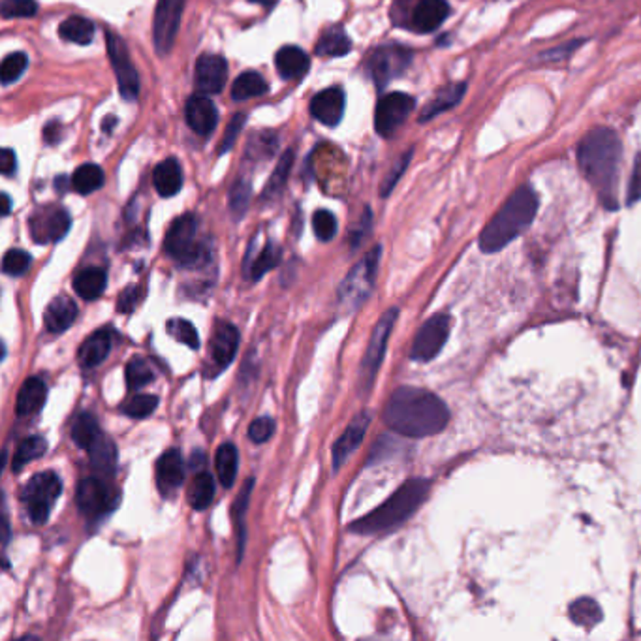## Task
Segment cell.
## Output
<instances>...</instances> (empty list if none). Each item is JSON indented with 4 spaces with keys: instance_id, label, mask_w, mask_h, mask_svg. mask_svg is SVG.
<instances>
[{
    "instance_id": "39",
    "label": "cell",
    "mask_w": 641,
    "mask_h": 641,
    "mask_svg": "<svg viewBox=\"0 0 641 641\" xmlns=\"http://www.w3.org/2000/svg\"><path fill=\"white\" fill-rule=\"evenodd\" d=\"M570 619L583 628H593L602 621V609L593 598H579L570 606Z\"/></svg>"
},
{
    "instance_id": "25",
    "label": "cell",
    "mask_w": 641,
    "mask_h": 641,
    "mask_svg": "<svg viewBox=\"0 0 641 641\" xmlns=\"http://www.w3.org/2000/svg\"><path fill=\"white\" fill-rule=\"evenodd\" d=\"M45 397H47V388H45L44 380L38 376L27 378L23 382L17 401H15V414L21 418L34 416L42 410Z\"/></svg>"
},
{
    "instance_id": "12",
    "label": "cell",
    "mask_w": 641,
    "mask_h": 641,
    "mask_svg": "<svg viewBox=\"0 0 641 641\" xmlns=\"http://www.w3.org/2000/svg\"><path fill=\"white\" fill-rule=\"evenodd\" d=\"M416 106L414 98L406 92H390L382 96L374 110V131L382 138H392Z\"/></svg>"
},
{
    "instance_id": "53",
    "label": "cell",
    "mask_w": 641,
    "mask_h": 641,
    "mask_svg": "<svg viewBox=\"0 0 641 641\" xmlns=\"http://www.w3.org/2000/svg\"><path fill=\"white\" fill-rule=\"evenodd\" d=\"M245 121H247V115H243V113L234 115V117H232V121H229V124H228V128H226L224 140H222V145H220V149H219V151H220V155H222V152H228L229 149L234 147V143H236L238 136H239V134H241V131H243Z\"/></svg>"
},
{
    "instance_id": "24",
    "label": "cell",
    "mask_w": 641,
    "mask_h": 641,
    "mask_svg": "<svg viewBox=\"0 0 641 641\" xmlns=\"http://www.w3.org/2000/svg\"><path fill=\"white\" fill-rule=\"evenodd\" d=\"M78 318V305L68 296H57L49 301L44 313V324L49 333L66 331Z\"/></svg>"
},
{
    "instance_id": "27",
    "label": "cell",
    "mask_w": 641,
    "mask_h": 641,
    "mask_svg": "<svg viewBox=\"0 0 641 641\" xmlns=\"http://www.w3.org/2000/svg\"><path fill=\"white\" fill-rule=\"evenodd\" d=\"M152 183L162 198H171L183 189V168L175 159L162 160L152 171Z\"/></svg>"
},
{
    "instance_id": "26",
    "label": "cell",
    "mask_w": 641,
    "mask_h": 641,
    "mask_svg": "<svg viewBox=\"0 0 641 641\" xmlns=\"http://www.w3.org/2000/svg\"><path fill=\"white\" fill-rule=\"evenodd\" d=\"M112 350V331L110 329H98L92 335H89L78 350V360L82 367L92 369L98 367L106 360Z\"/></svg>"
},
{
    "instance_id": "52",
    "label": "cell",
    "mask_w": 641,
    "mask_h": 641,
    "mask_svg": "<svg viewBox=\"0 0 641 641\" xmlns=\"http://www.w3.org/2000/svg\"><path fill=\"white\" fill-rule=\"evenodd\" d=\"M410 159H413V149L404 152V155H403V157L395 162V166L392 168L390 175H388L386 179H384V183H382V196H384V198L390 196V192L395 189V185H397V181L401 179V175L404 173V170H406Z\"/></svg>"
},
{
    "instance_id": "54",
    "label": "cell",
    "mask_w": 641,
    "mask_h": 641,
    "mask_svg": "<svg viewBox=\"0 0 641 641\" xmlns=\"http://www.w3.org/2000/svg\"><path fill=\"white\" fill-rule=\"evenodd\" d=\"M637 199H641V155L636 159L628 185V203H636Z\"/></svg>"
},
{
    "instance_id": "44",
    "label": "cell",
    "mask_w": 641,
    "mask_h": 641,
    "mask_svg": "<svg viewBox=\"0 0 641 641\" xmlns=\"http://www.w3.org/2000/svg\"><path fill=\"white\" fill-rule=\"evenodd\" d=\"M166 331L170 333V335L179 341V343H183L187 345L189 348H198L199 346V335H198V331L196 327L189 322V320H181V318H171L168 320L166 324Z\"/></svg>"
},
{
    "instance_id": "17",
    "label": "cell",
    "mask_w": 641,
    "mask_h": 641,
    "mask_svg": "<svg viewBox=\"0 0 641 641\" xmlns=\"http://www.w3.org/2000/svg\"><path fill=\"white\" fill-rule=\"evenodd\" d=\"M311 115L324 126H337L343 121L346 96L341 87H327L313 96Z\"/></svg>"
},
{
    "instance_id": "1",
    "label": "cell",
    "mask_w": 641,
    "mask_h": 641,
    "mask_svg": "<svg viewBox=\"0 0 641 641\" xmlns=\"http://www.w3.org/2000/svg\"><path fill=\"white\" fill-rule=\"evenodd\" d=\"M386 425L410 439H423L439 434L450 422V410L446 403L434 393L403 386L395 390L384 408Z\"/></svg>"
},
{
    "instance_id": "46",
    "label": "cell",
    "mask_w": 641,
    "mask_h": 641,
    "mask_svg": "<svg viewBox=\"0 0 641 641\" xmlns=\"http://www.w3.org/2000/svg\"><path fill=\"white\" fill-rule=\"evenodd\" d=\"M31 254L24 252L21 248H12L5 254L3 258V271L10 277H21L27 273V269L31 267Z\"/></svg>"
},
{
    "instance_id": "50",
    "label": "cell",
    "mask_w": 641,
    "mask_h": 641,
    "mask_svg": "<svg viewBox=\"0 0 641 641\" xmlns=\"http://www.w3.org/2000/svg\"><path fill=\"white\" fill-rule=\"evenodd\" d=\"M273 431H275V420L271 416H262L250 423L248 439L256 444H264L271 439Z\"/></svg>"
},
{
    "instance_id": "29",
    "label": "cell",
    "mask_w": 641,
    "mask_h": 641,
    "mask_svg": "<svg viewBox=\"0 0 641 641\" xmlns=\"http://www.w3.org/2000/svg\"><path fill=\"white\" fill-rule=\"evenodd\" d=\"M91 457V465L94 472L102 476H112L117 467V450L106 434H100V439L87 450Z\"/></svg>"
},
{
    "instance_id": "2",
    "label": "cell",
    "mask_w": 641,
    "mask_h": 641,
    "mask_svg": "<svg viewBox=\"0 0 641 641\" xmlns=\"http://www.w3.org/2000/svg\"><path fill=\"white\" fill-rule=\"evenodd\" d=\"M623 157L619 136L611 128H595L578 145V164L607 208H615Z\"/></svg>"
},
{
    "instance_id": "48",
    "label": "cell",
    "mask_w": 641,
    "mask_h": 641,
    "mask_svg": "<svg viewBox=\"0 0 641 641\" xmlns=\"http://www.w3.org/2000/svg\"><path fill=\"white\" fill-rule=\"evenodd\" d=\"M3 12L5 19L14 17H34L38 14V5L34 0H3Z\"/></svg>"
},
{
    "instance_id": "47",
    "label": "cell",
    "mask_w": 641,
    "mask_h": 641,
    "mask_svg": "<svg viewBox=\"0 0 641 641\" xmlns=\"http://www.w3.org/2000/svg\"><path fill=\"white\" fill-rule=\"evenodd\" d=\"M313 229L320 241H331L337 234V219L327 209H320L313 217Z\"/></svg>"
},
{
    "instance_id": "37",
    "label": "cell",
    "mask_w": 641,
    "mask_h": 641,
    "mask_svg": "<svg viewBox=\"0 0 641 641\" xmlns=\"http://www.w3.org/2000/svg\"><path fill=\"white\" fill-rule=\"evenodd\" d=\"M267 92V82L258 72H243L232 85V98L238 102L250 100Z\"/></svg>"
},
{
    "instance_id": "49",
    "label": "cell",
    "mask_w": 641,
    "mask_h": 641,
    "mask_svg": "<svg viewBox=\"0 0 641 641\" xmlns=\"http://www.w3.org/2000/svg\"><path fill=\"white\" fill-rule=\"evenodd\" d=\"M248 201H250V185L247 181H238L232 192H229V209H232L236 219L247 213Z\"/></svg>"
},
{
    "instance_id": "57",
    "label": "cell",
    "mask_w": 641,
    "mask_h": 641,
    "mask_svg": "<svg viewBox=\"0 0 641 641\" xmlns=\"http://www.w3.org/2000/svg\"><path fill=\"white\" fill-rule=\"evenodd\" d=\"M190 467H192V469H196V467H198V469H201V467H203V455H201L199 452L192 455V461H190Z\"/></svg>"
},
{
    "instance_id": "10",
    "label": "cell",
    "mask_w": 641,
    "mask_h": 641,
    "mask_svg": "<svg viewBox=\"0 0 641 641\" xmlns=\"http://www.w3.org/2000/svg\"><path fill=\"white\" fill-rule=\"evenodd\" d=\"M452 329V318L446 313H439L431 316L416 333L413 350H410V357L414 362H431L439 355V352L444 348Z\"/></svg>"
},
{
    "instance_id": "28",
    "label": "cell",
    "mask_w": 641,
    "mask_h": 641,
    "mask_svg": "<svg viewBox=\"0 0 641 641\" xmlns=\"http://www.w3.org/2000/svg\"><path fill=\"white\" fill-rule=\"evenodd\" d=\"M467 91L465 83H450L444 89H441L434 98L429 102V104L423 108V112L420 113V122H427L432 117H437L448 110H452L453 106H457L461 100H463Z\"/></svg>"
},
{
    "instance_id": "55",
    "label": "cell",
    "mask_w": 641,
    "mask_h": 641,
    "mask_svg": "<svg viewBox=\"0 0 641 641\" xmlns=\"http://www.w3.org/2000/svg\"><path fill=\"white\" fill-rule=\"evenodd\" d=\"M15 152L12 149H3V152H0V171H3V175H12L15 171Z\"/></svg>"
},
{
    "instance_id": "34",
    "label": "cell",
    "mask_w": 641,
    "mask_h": 641,
    "mask_svg": "<svg viewBox=\"0 0 641 641\" xmlns=\"http://www.w3.org/2000/svg\"><path fill=\"white\" fill-rule=\"evenodd\" d=\"M189 502L194 510H205L208 506H211L213 499H215V480L209 472L199 471L190 487H189Z\"/></svg>"
},
{
    "instance_id": "19",
    "label": "cell",
    "mask_w": 641,
    "mask_h": 641,
    "mask_svg": "<svg viewBox=\"0 0 641 641\" xmlns=\"http://www.w3.org/2000/svg\"><path fill=\"white\" fill-rule=\"evenodd\" d=\"M450 15L446 0H418L410 12V27L420 34L434 33Z\"/></svg>"
},
{
    "instance_id": "8",
    "label": "cell",
    "mask_w": 641,
    "mask_h": 641,
    "mask_svg": "<svg viewBox=\"0 0 641 641\" xmlns=\"http://www.w3.org/2000/svg\"><path fill=\"white\" fill-rule=\"evenodd\" d=\"M397 318H399V309H395L393 306V309H388L380 316V320L376 322V325L373 329L369 346L365 350L364 362L360 365V390H364V392L371 390L373 382L378 374V369L384 360V354H386L388 339L392 335Z\"/></svg>"
},
{
    "instance_id": "4",
    "label": "cell",
    "mask_w": 641,
    "mask_h": 641,
    "mask_svg": "<svg viewBox=\"0 0 641 641\" xmlns=\"http://www.w3.org/2000/svg\"><path fill=\"white\" fill-rule=\"evenodd\" d=\"M431 490V481L423 478L408 480L403 483L399 490L386 500L380 504L371 514L355 520L350 525L352 532L357 534H382L397 529L406 520L413 518L418 508L425 502Z\"/></svg>"
},
{
    "instance_id": "51",
    "label": "cell",
    "mask_w": 641,
    "mask_h": 641,
    "mask_svg": "<svg viewBox=\"0 0 641 641\" xmlns=\"http://www.w3.org/2000/svg\"><path fill=\"white\" fill-rule=\"evenodd\" d=\"M145 296V290L141 287H128L126 290H122L119 294V299H117V313H122V315H128V313H132L136 306L141 303Z\"/></svg>"
},
{
    "instance_id": "35",
    "label": "cell",
    "mask_w": 641,
    "mask_h": 641,
    "mask_svg": "<svg viewBox=\"0 0 641 641\" xmlns=\"http://www.w3.org/2000/svg\"><path fill=\"white\" fill-rule=\"evenodd\" d=\"M104 171L96 164H82L72 175V187L80 194H92L98 189L104 187Z\"/></svg>"
},
{
    "instance_id": "23",
    "label": "cell",
    "mask_w": 641,
    "mask_h": 641,
    "mask_svg": "<svg viewBox=\"0 0 641 641\" xmlns=\"http://www.w3.org/2000/svg\"><path fill=\"white\" fill-rule=\"evenodd\" d=\"M369 422H371L369 414H360L341 434L335 446H333V463H335V469H339L345 461L357 450V446L364 442Z\"/></svg>"
},
{
    "instance_id": "45",
    "label": "cell",
    "mask_w": 641,
    "mask_h": 641,
    "mask_svg": "<svg viewBox=\"0 0 641 641\" xmlns=\"http://www.w3.org/2000/svg\"><path fill=\"white\" fill-rule=\"evenodd\" d=\"M27 66H29V59L27 55L21 53V51L8 55L3 61V66H0V80H3V85H10L17 82L23 75V72L27 70Z\"/></svg>"
},
{
    "instance_id": "14",
    "label": "cell",
    "mask_w": 641,
    "mask_h": 641,
    "mask_svg": "<svg viewBox=\"0 0 641 641\" xmlns=\"http://www.w3.org/2000/svg\"><path fill=\"white\" fill-rule=\"evenodd\" d=\"M187 0H159L152 21V38L159 55H168L177 38Z\"/></svg>"
},
{
    "instance_id": "30",
    "label": "cell",
    "mask_w": 641,
    "mask_h": 641,
    "mask_svg": "<svg viewBox=\"0 0 641 641\" xmlns=\"http://www.w3.org/2000/svg\"><path fill=\"white\" fill-rule=\"evenodd\" d=\"M315 49L320 57H343L352 51V40L343 27H329L324 31Z\"/></svg>"
},
{
    "instance_id": "40",
    "label": "cell",
    "mask_w": 641,
    "mask_h": 641,
    "mask_svg": "<svg viewBox=\"0 0 641 641\" xmlns=\"http://www.w3.org/2000/svg\"><path fill=\"white\" fill-rule=\"evenodd\" d=\"M45 450H47V444H45L44 437H38V434L21 441L17 446V452L14 455V463H12L14 472H19L24 465H29L31 461L42 457L45 453Z\"/></svg>"
},
{
    "instance_id": "16",
    "label": "cell",
    "mask_w": 641,
    "mask_h": 641,
    "mask_svg": "<svg viewBox=\"0 0 641 641\" xmlns=\"http://www.w3.org/2000/svg\"><path fill=\"white\" fill-rule=\"evenodd\" d=\"M228 80V63L220 55H201L194 68V85L201 94L222 92Z\"/></svg>"
},
{
    "instance_id": "38",
    "label": "cell",
    "mask_w": 641,
    "mask_h": 641,
    "mask_svg": "<svg viewBox=\"0 0 641 641\" xmlns=\"http://www.w3.org/2000/svg\"><path fill=\"white\" fill-rule=\"evenodd\" d=\"M282 258V252L280 248L275 245V243H267L260 254L256 256L254 260H248L247 262V275L252 278V280H258L262 278L267 271H271L273 267L278 266Z\"/></svg>"
},
{
    "instance_id": "13",
    "label": "cell",
    "mask_w": 641,
    "mask_h": 641,
    "mask_svg": "<svg viewBox=\"0 0 641 641\" xmlns=\"http://www.w3.org/2000/svg\"><path fill=\"white\" fill-rule=\"evenodd\" d=\"M106 44H108V53H110L113 72L117 75L121 96L128 102H132L140 96V75L131 61V55H128L126 44L121 36H117L112 31L106 33Z\"/></svg>"
},
{
    "instance_id": "5",
    "label": "cell",
    "mask_w": 641,
    "mask_h": 641,
    "mask_svg": "<svg viewBox=\"0 0 641 641\" xmlns=\"http://www.w3.org/2000/svg\"><path fill=\"white\" fill-rule=\"evenodd\" d=\"M198 219L187 213L171 222L164 238V250L183 267H198L208 260V250L198 241Z\"/></svg>"
},
{
    "instance_id": "32",
    "label": "cell",
    "mask_w": 641,
    "mask_h": 641,
    "mask_svg": "<svg viewBox=\"0 0 641 641\" xmlns=\"http://www.w3.org/2000/svg\"><path fill=\"white\" fill-rule=\"evenodd\" d=\"M59 36L72 44L89 45L94 38V23L82 15H70L61 23Z\"/></svg>"
},
{
    "instance_id": "56",
    "label": "cell",
    "mask_w": 641,
    "mask_h": 641,
    "mask_svg": "<svg viewBox=\"0 0 641 641\" xmlns=\"http://www.w3.org/2000/svg\"><path fill=\"white\" fill-rule=\"evenodd\" d=\"M578 45H581V42H570V44H567V45H558L557 49H553V51H548V53H544L542 55V59H548V61H551V59H562V57H568L570 53H572V51L578 47Z\"/></svg>"
},
{
    "instance_id": "42",
    "label": "cell",
    "mask_w": 641,
    "mask_h": 641,
    "mask_svg": "<svg viewBox=\"0 0 641 641\" xmlns=\"http://www.w3.org/2000/svg\"><path fill=\"white\" fill-rule=\"evenodd\" d=\"M292 164H294V152L292 151H287L285 155H282V159L278 160L271 179L267 181L266 185V190H264V198L267 199L269 196H277L282 189L287 187V181H288V175L292 171Z\"/></svg>"
},
{
    "instance_id": "33",
    "label": "cell",
    "mask_w": 641,
    "mask_h": 641,
    "mask_svg": "<svg viewBox=\"0 0 641 641\" xmlns=\"http://www.w3.org/2000/svg\"><path fill=\"white\" fill-rule=\"evenodd\" d=\"M238 461H239V453L232 442H226L217 450L215 469H217V476H219L220 483L226 487V490H229V487H232L236 481Z\"/></svg>"
},
{
    "instance_id": "36",
    "label": "cell",
    "mask_w": 641,
    "mask_h": 641,
    "mask_svg": "<svg viewBox=\"0 0 641 641\" xmlns=\"http://www.w3.org/2000/svg\"><path fill=\"white\" fill-rule=\"evenodd\" d=\"M100 434H102V431H100L98 422L92 414L82 413L78 418L73 420L72 441L75 442V446H80L82 450H89L100 439Z\"/></svg>"
},
{
    "instance_id": "11",
    "label": "cell",
    "mask_w": 641,
    "mask_h": 641,
    "mask_svg": "<svg viewBox=\"0 0 641 641\" xmlns=\"http://www.w3.org/2000/svg\"><path fill=\"white\" fill-rule=\"evenodd\" d=\"M75 500L87 520H98L117 506L119 495L104 478H85L80 481Z\"/></svg>"
},
{
    "instance_id": "59",
    "label": "cell",
    "mask_w": 641,
    "mask_h": 641,
    "mask_svg": "<svg viewBox=\"0 0 641 641\" xmlns=\"http://www.w3.org/2000/svg\"><path fill=\"white\" fill-rule=\"evenodd\" d=\"M250 3H256V5H269L271 0H250Z\"/></svg>"
},
{
    "instance_id": "15",
    "label": "cell",
    "mask_w": 641,
    "mask_h": 641,
    "mask_svg": "<svg viewBox=\"0 0 641 641\" xmlns=\"http://www.w3.org/2000/svg\"><path fill=\"white\" fill-rule=\"evenodd\" d=\"M70 224H72V220H70V215L66 213V209L55 208V205H47V208L38 209L29 219L31 236L40 245L61 241L68 234Z\"/></svg>"
},
{
    "instance_id": "6",
    "label": "cell",
    "mask_w": 641,
    "mask_h": 641,
    "mask_svg": "<svg viewBox=\"0 0 641 641\" xmlns=\"http://www.w3.org/2000/svg\"><path fill=\"white\" fill-rule=\"evenodd\" d=\"M382 248L374 247L364 258L357 262L350 273L345 277L339 287V305L346 313H354L357 306H362L374 288V278L378 271Z\"/></svg>"
},
{
    "instance_id": "41",
    "label": "cell",
    "mask_w": 641,
    "mask_h": 641,
    "mask_svg": "<svg viewBox=\"0 0 641 641\" xmlns=\"http://www.w3.org/2000/svg\"><path fill=\"white\" fill-rule=\"evenodd\" d=\"M152 380H155V371H152V367L149 365L147 360H143V357L136 355L132 357L131 362L126 364V384H128V390H141L145 388L147 384H151Z\"/></svg>"
},
{
    "instance_id": "43",
    "label": "cell",
    "mask_w": 641,
    "mask_h": 641,
    "mask_svg": "<svg viewBox=\"0 0 641 641\" xmlns=\"http://www.w3.org/2000/svg\"><path fill=\"white\" fill-rule=\"evenodd\" d=\"M159 406V397L155 395H136L132 397L131 401H126L121 410L122 413L128 416V418H136V420H143L147 416H151L152 413H155Z\"/></svg>"
},
{
    "instance_id": "18",
    "label": "cell",
    "mask_w": 641,
    "mask_h": 641,
    "mask_svg": "<svg viewBox=\"0 0 641 641\" xmlns=\"http://www.w3.org/2000/svg\"><path fill=\"white\" fill-rule=\"evenodd\" d=\"M185 119L190 126V131H194L196 134L211 136L219 122V110L208 98V94H194L187 100Z\"/></svg>"
},
{
    "instance_id": "31",
    "label": "cell",
    "mask_w": 641,
    "mask_h": 641,
    "mask_svg": "<svg viewBox=\"0 0 641 641\" xmlns=\"http://www.w3.org/2000/svg\"><path fill=\"white\" fill-rule=\"evenodd\" d=\"M108 277L106 271L100 267H87L80 271L73 278V290L83 299H96L106 290Z\"/></svg>"
},
{
    "instance_id": "58",
    "label": "cell",
    "mask_w": 641,
    "mask_h": 641,
    "mask_svg": "<svg viewBox=\"0 0 641 641\" xmlns=\"http://www.w3.org/2000/svg\"><path fill=\"white\" fill-rule=\"evenodd\" d=\"M10 209H12L10 196H8V194H3V215L8 217V215H10Z\"/></svg>"
},
{
    "instance_id": "7",
    "label": "cell",
    "mask_w": 641,
    "mask_h": 641,
    "mask_svg": "<svg viewBox=\"0 0 641 641\" xmlns=\"http://www.w3.org/2000/svg\"><path fill=\"white\" fill-rule=\"evenodd\" d=\"M63 493V481L55 472H40L24 483L21 500L27 516L34 525H44L49 520L51 508Z\"/></svg>"
},
{
    "instance_id": "20",
    "label": "cell",
    "mask_w": 641,
    "mask_h": 641,
    "mask_svg": "<svg viewBox=\"0 0 641 641\" xmlns=\"http://www.w3.org/2000/svg\"><path fill=\"white\" fill-rule=\"evenodd\" d=\"M185 481V459L179 450L164 452L157 461V485L164 497L173 495Z\"/></svg>"
},
{
    "instance_id": "9",
    "label": "cell",
    "mask_w": 641,
    "mask_h": 641,
    "mask_svg": "<svg viewBox=\"0 0 641 641\" xmlns=\"http://www.w3.org/2000/svg\"><path fill=\"white\" fill-rule=\"evenodd\" d=\"M413 51L403 45H380L371 51L365 61V68L378 89H384L390 82L399 78L410 66Z\"/></svg>"
},
{
    "instance_id": "3",
    "label": "cell",
    "mask_w": 641,
    "mask_h": 641,
    "mask_svg": "<svg viewBox=\"0 0 641 641\" xmlns=\"http://www.w3.org/2000/svg\"><path fill=\"white\" fill-rule=\"evenodd\" d=\"M538 194L529 185L520 187L483 228L480 248L487 254L499 252L525 234L538 213Z\"/></svg>"
},
{
    "instance_id": "22",
    "label": "cell",
    "mask_w": 641,
    "mask_h": 641,
    "mask_svg": "<svg viewBox=\"0 0 641 641\" xmlns=\"http://www.w3.org/2000/svg\"><path fill=\"white\" fill-rule=\"evenodd\" d=\"M275 66L282 80H303L311 68V59L297 45H285L277 51Z\"/></svg>"
},
{
    "instance_id": "21",
    "label": "cell",
    "mask_w": 641,
    "mask_h": 641,
    "mask_svg": "<svg viewBox=\"0 0 641 641\" xmlns=\"http://www.w3.org/2000/svg\"><path fill=\"white\" fill-rule=\"evenodd\" d=\"M239 346V331L236 325L228 322H219L213 333V339L209 345V352L213 362L219 369L228 367L234 362V357L238 354Z\"/></svg>"
}]
</instances>
